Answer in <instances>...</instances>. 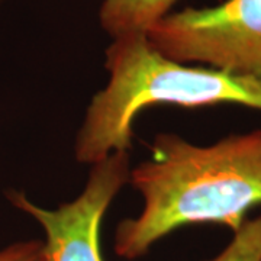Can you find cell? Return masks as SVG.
Wrapping results in <instances>:
<instances>
[{
  "instance_id": "cell-1",
  "label": "cell",
  "mask_w": 261,
  "mask_h": 261,
  "mask_svg": "<svg viewBox=\"0 0 261 261\" xmlns=\"http://www.w3.org/2000/svg\"><path fill=\"white\" fill-rule=\"evenodd\" d=\"M151 155L129 171L128 183L142 197V209L116 226L118 257L137 260L186 225L216 224L235 232L261 205V129L211 145L159 134Z\"/></svg>"
},
{
  "instance_id": "cell-2",
  "label": "cell",
  "mask_w": 261,
  "mask_h": 261,
  "mask_svg": "<svg viewBox=\"0 0 261 261\" xmlns=\"http://www.w3.org/2000/svg\"><path fill=\"white\" fill-rule=\"evenodd\" d=\"M105 68L108 83L92 97L75 135L74 157L80 164L93 166L113 152L129 151L135 118L149 106L238 105L261 111V84L171 60L147 34L112 38L105 51Z\"/></svg>"
},
{
  "instance_id": "cell-3",
  "label": "cell",
  "mask_w": 261,
  "mask_h": 261,
  "mask_svg": "<svg viewBox=\"0 0 261 261\" xmlns=\"http://www.w3.org/2000/svg\"><path fill=\"white\" fill-rule=\"evenodd\" d=\"M147 37L178 63L203 64L261 84V0L170 12Z\"/></svg>"
},
{
  "instance_id": "cell-4",
  "label": "cell",
  "mask_w": 261,
  "mask_h": 261,
  "mask_svg": "<svg viewBox=\"0 0 261 261\" xmlns=\"http://www.w3.org/2000/svg\"><path fill=\"white\" fill-rule=\"evenodd\" d=\"M129 171V151H118L93 164L80 195L56 209L34 203L22 192H10L8 197L44 229L47 261H106L100 243L103 218L128 185Z\"/></svg>"
},
{
  "instance_id": "cell-5",
  "label": "cell",
  "mask_w": 261,
  "mask_h": 261,
  "mask_svg": "<svg viewBox=\"0 0 261 261\" xmlns=\"http://www.w3.org/2000/svg\"><path fill=\"white\" fill-rule=\"evenodd\" d=\"M178 0H103L99 20L111 38L147 34Z\"/></svg>"
},
{
  "instance_id": "cell-6",
  "label": "cell",
  "mask_w": 261,
  "mask_h": 261,
  "mask_svg": "<svg viewBox=\"0 0 261 261\" xmlns=\"http://www.w3.org/2000/svg\"><path fill=\"white\" fill-rule=\"evenodd\" d=\"M232 233L229 244L207 261H261V216L245 219Z\"/></svg>"
},
{
  "instance_id": "cell-7",
  "label": "cell",
  "mask_w": 261,
  "mask_h": 261,
  "mask_svg": "<svg viewBox=\"0 0 261 261\" xmlns=\"http://www.w3.org/2000/svg\"><path fill=\"white\" fill-rule=\"evenodd\" d=\"M0 261H47L44 241L13 243L0 250Z\"/></svg>"
}]
</instances>
